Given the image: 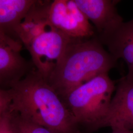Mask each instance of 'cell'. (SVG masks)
Returning <instances> with one entry per match:
<instances>
[{"mask_svg":"<svg viewBox=\"0 0 133 133\" xmlns=\"http://www.w3.org/2000/svg\"><path fill=\"white\" fill-rule=\"evenodd\" d=\"M0 133H14L9 110L0 113Z\"/></svg>","mask_w":133,"mask_h":133,"instance_id":"13","label":"cell"},{"mask_svg":"<svg viewBox=\"0 0 133 133\" xmlns=\"http://www.w3.org/2000/svg\"><path fill=\"white\" fill-rule=\"evenodd\" d=\"M71 38L52 28L26 47L36 70L46 81L61 60Z\"/></svg>","mask_w":133,"mask_h":133,"instance_id":"4","label":"cell"},{"mask_svg":"<svg viewBox=\"0 0 133 133\" xmlns=\"http://www.w3.org/2000/svg\"><path fill=\"white\" fill-rule=\"evenodd\" d=\"M50 24L72 38H89L96 35L95 27L80 10L75 0H55L49 12Z\"/></svg>","mask_w":133,"mask_h":133,"instance_id":"5","label":"cell"},{"mask_svg":"<svg viewBox=\"0 0 133 133\" xmlns=\"http://www.w3.org/2000/svg\"><path fill=\"white\" fill-rule=\"evenodd\" d=\"M78 8L94 24L98 35L123 21L116 5L118 1L111 0H75Z\"/></svg>","mask_w":133,"mask_h":133,"instance_id":"9","label":"cell"},{"mask_svg":"<svg viewBox=\"0 0 133 133\" xmlns=\"http://www.w3.org/2000/svg\"><path fill=\"white\" fill-rule=\"evenodd\" d=\"M9 110L54 133H81L74 116L57 92L36 69L10 88Z\"/></svg>","mask_w":133,"mask_h":133,"instance_id":"1","label":"cell"},{"mask_svg":"<svg viewBox=\"0 0 133 133\" xmlns=\"http://www.w3.org/2000/svg\"><path fill=\"white\" fill-rule=\"evenodd\" d=\"M9 111L14 133H54L44 126L25 118L14 111Z\"/></svg>","mask_w":133,"mask_h":133,"instance_id":"12","label":"cell"},{"mask_svg":"<svg viewBox=\"0 0 133 133\" xmlns=\"http://www.w3.org/2000/svg\"><path fill=\"white\" fill-rule=\"evenodd\" d=\"M22 44L21 41L0 33L1 89L11 88L36 69L32 61L21 55Z\"/></svg>","mask_w":133,"mask_h":133,"instance_id":"6","label":"cell"},{"mask_svg":"<svg viewBox=\"0 0 133 133\" xmlns=\"http://www.w3.org/2000/svg\"><path fill=\"white\" fill-rule=\"evenodd\" d=\"M111 133H133V132L128 131H112Z\"/></svg>","mask_w":133,"mask_h":133,"instance_id":"14","label":"cell"},{"mask_svg":"<svg viewBox=\"0 0 133 133\" xmlns=\"http://www.w3.org/2000/svg\"><path fill=\"white\" fill-rule=\"evenodd\" d=\"M107 127L112 131L133 132V82L120 79L111 102Z\"/></svg>","mask_w":133,"mask_h":133,"instance_id":"8","label":"cell"},{"mask_svg":"<svg viewBox=\"0 0 133 133\" xmlns=\"http://www.w3.org/2000/svg\"><path fill=\"white\" fill-rule=\"evenodd\" d=\"M117 60L105 50L96 35L71 38L61 60L46 80L61 99L101 74L109 73Z\"/></svg>","mask_w":133,"mask_h":133,"instance_id":"2","label":"cell"},{"mask_svg":"<svg viewBox=\"0 0 133 133\" xmlns=\"http://www.w3.org/2000/svg\"><path fill=\"white\" fill-rule=\"evenodd\" d=\"M35 1L0 0V33L20 41L16 34L17 29Z\"/></svg>","mask_w":133,"mask_h":133,"instance_id":"11","label":"cell"},{"mask_svg":"<svg viewBox=\"0 0 133 133\" xmlns=\"http://www.w3.org/2000/svg\"><path fill=\"white\" fill-rule=\"evenodd\" d=\"M96 36L115 59L125 61L128 70L125 77L133 82V18Z\"/></svg>","mask_w":133,"mask_h":133,"instance_id":"7","label":"cell"},{"mask_svg":"<svg viewBox=\"0 0 133 133\" xmlns=\"http://www.w3.org/2000/svg\"><path fill=\"white\" fill-rule=\"evenodd\" d=\"M52 2L36 0L19 25L16 34L27 47L34 39L53 27L49 21V12Z\"/></svg>","mask_w":133,"mask_h":133,"instance_id":"10","label":"cell"},{"mask_svg":"<svg viewBox=\"0 0 133 133\" xmlns=\"http://www.w3.org/2000/svg\"><path fill=\"white\" fill-rule=\"evenodd\" d=\"M116 89L109 73L96 76L71 91L62 100L78 125L94 132L107 127L111 102Z\"/></svg>","mask_w":133,"mask_h":133,"instance_id":"3","label":"cell"}]
</instances>
